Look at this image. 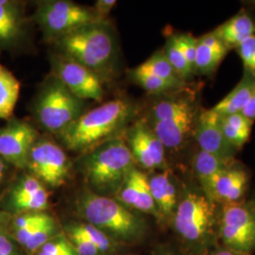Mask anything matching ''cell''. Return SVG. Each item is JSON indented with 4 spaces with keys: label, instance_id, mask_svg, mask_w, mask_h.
Listing matches in <instances>:
<instances>
[{
    "label": "cell",
    "instance_id": "obj_1",
    "mask_svg": "<svg viewBox=\"0 0 255 255\" xmlns=\"http://www.w3.org/2000/svg\"><path fill=\"white\" fill-rule=\"evenodd\" d=\"M133 109L128 101L116 99L83 113L57 134L68 150L87 153L95 147L119 137L132 117Z\"/></svg>",
    "mask_w": 255,
    "mask_h": 255
},
{
    "label": "cell",
    "instance_id": "obj_2",
    "mask_svg": "<svg viewBox=\"0 0 255 255\" xmlns=\"http://www.w3.org/2000/svg\"><path fill=\"white\" fill-rule=\"evenodd\" d=\"M55 42L60 54L82 64L100 78L112 68L116 57V39L103 20L79 27Z\"/></svg>",
    "mask_w": 255,
    "mask_h": 255
},
{
    "label": "cell",
    "instance_id": "obj_3",
    "mask_svg": "<svg viewBox=\"0 0 255 255\" xmlns=\"http://www.w3.org/2000/svg\"><path fill=\"white\" fill-rule=\"evenodd\" d=\"M134 163L126 141L119 136L85 153L82 165L85 178L95 190L115 193L134 168Z\"/></svg>",
    "mask_w": 255,
    "mask_h": 255
},
{
    "label": "cell",
    "instance_id": "obj_4",
    "mask_svg": "<svg viewBox=\"0 0 255 255\" xmlns=\"http://www.w3.org/2000/svg\"><path fill=\"white\" fill-rule=\"evenodd\" d=\"M198 113L194 101L177 97L160 101L151 109L149 126L165 148L182 147L194 132Z\"/></svg>",
    "mask_w": 255,
    "mask_h": 255
},
{
    "label": "cell",
    "instance_id": "obj_5",
    "mask_svg": "<svg viewBox=\"0 0 255 255\" xmlns=\"http://www.w3.org/2000/svg\"><path fill=\"white\" fill-rule=\"evenodd\" d=\"M83 101L77 98L56 76H51L38 94L34 113L40 125L58 134L84 113Z\"/></svg>",
    "mask_w": 255,
    "mask_h": 255
},
{
    "label": "cell",
    "instance_id": "obj_6",
    "mask_svg": "<svg viewBox=\"0 0 255 255\" xmlns=\"http://www.w3.org/2000/svg\"><path fill=\"white\" fill-rule=\"evenodd\" d=\"M79 208L88 222L101 231H108L122 239H134L142 232V222L125 205L109 197L86 194Z\"/></svg>",
    "mask_w": 255,
    "mask_h": 255
},
{
    "label": "cell",
    "instance_id": "obj_7",
    "mask_svg": "<svg viewBox=\"0 0 255 255\" xmlns=\"http://www.w3.org/2000/svg\"><path fill=\"white\" fill-rule=\"evenodd\" d=\"M34 20L46 36L56 41L79 27L101 19L94 9L72 1L47 0L37 4Z\"/></svg>",
    "mask_w": 255,
    "mask_h": 255
},
{
    "label": "cell",
    "instance_id": "obj_8",
    "mask_svg": "<svg viewBox=\"0 0 255 255\" xmlns=\"http://www.w3.org/2000/svg\"><path fill=\"white\" fill-rule=\"evenodd\" d=\"M174 226L187 242L203 246L211 240L214 227L212 201L200 192H188L177 205Z\"/></svg>",
    "mask_w": 255,
    "mask_h": 255
},
{
    "label": "cell",
    "instance_id": "obj_9",
    "mask_svg": "<svg viewBox=\"0 0 255 255\" xmlns=\"http://www.w3.org/2000/svg\"><path fill=\"white\" fill-rule=\"evenodd\" d=\"M219 234L226 249L242 255L255 250V206L235 202L225 204Z\"/></svg>",
    "mask_w": 255,
    "mask_h": 255
},
{
    "label": "cell",
    "instance_id": "obj_10",
    "mask_svg": "<svg viewBox=\"0 0 255 255\" xmlns=\"http://www.w3.org/2000/svg\"><path fill=\"white\" fill-rule=\"evenodd\" d=\"M69 165L70 162L62 146L39 137L30 149L26 169L39 181L59 187L65 182Z\"/></svg>",
    "mask_w": 255,
    "mask_h": 255
},
{
    "label": "cell",
    "instance_id": "obj_11",
    "mask_svg": "<svg viewBox=\"0 0 255 255\" xmlns=\"http://www.w3.org/2000/svg\"><path fill=\"white\" fill-rule=\"evenodd\" d=\"M51 64L54 76L77 98L82 101L103 100L104 90L97 74L62 54L53 56Z\"/></svg>",
    "mask_w": 255,
    "mask_h": 255
},
{
    "label": "cell",
    "instance_id": "obj_12",
    "mask_svg": "<svg viewBox=\"0 0 255 255\" xmlns=\"http://www.w3.org/2000/svg\"><path fill=\"white\" fill-rule=\"evenodd\" d=\"M38 138L36 128L27 121L9 119L0 128V157L9 165L26 169L30 149Z\"/></svg>",
    "mask_w": 255,
    "mask_h": 255
},
{
    "label": "cell",
    "instance_id": "obj_13",
    "mask_svg": "<svg viewBox=\"0 0 255 255\" xmlns=\"http://www.w3.org/2000/svg\"><path fill=\"white\" fill-rule=\"evenodd\" d=\"M48 204V193L34 176L25 174L11 184L2 201L1 209L17 216L25 213L42 212Z\"/></svg>",
    "mask_w": 255,
    "mask_h": 255
},
{
    "label": "cell",
    "instance_id": "obj_14",
    "mask_svg": "<svg viewBox=\"0 0 255 255\" xmlns=\"http://www.w3.org/2000/svg\"><path fill=\"white\" fill-rule=\"evenodd\" d=\"M126 143L134 161L144 168H160L165 164V147L145 120H138L128 128Z\"/></svg>",
    "mask_w": 255,
    "mask_h": 255
},
{
    "label": "cell",
    "instance_id": "obj_15",
    "mask_svg": "<svg viewBox=\"0 0 255 255\" xmlns=\"http://www.w3.org/2000/svg\"><path fill=\"white\" fill-rule=\"evenodd\" d=\"M194 135L202 151L231 164L237 149L230 145L223 134L220 116L213 109L203 110L198 115Z\"/></svg>",
    "mask_w": 255,
    "mask_h": 255
},
{
    "label": "cell",
    "instance_id": "obj_16",
    "mask_svg": "<svg viewBox=\"0 0 255 255\" xmlns=\"http://www.w3.org/2000/svg\"><path fill=\"white\" fill-rule=\"evenodd\" d=\"M27 19L24 5L7 0L0 5V52L17 48L27 36Z\"/></svg>",
    "mask_w": 255,
    "mask_h": 255
},
{
    "label": "cell",
    "instance_id": "obj_17",
    "mask_svg": "<svg viewBox=\"0 0 255 255\" xmlns=\"http://www.w3.org/2000/svg\"><path fill=\"white\" fill-rule=\"evenodd\" d=\"M118 193L123 205L148 214H156L158 211L150 192L148 178L136 168L128 173Z\"/></svg>",
    "mask_w": 255,
    "mask_h": 255
},
{
    "label": "cell",
    "instance_id": "obj_18",
    "mask_svg": "<svg viewBox=\"0 0 255 255\" xmlns=\"http://www.w3.org/2000/svg\"><path fill=\"white\" fill-rule=\"evenodd\" d=\"M247 182L248 176L243 169L229 166L215 179L208 200L223 201L225 204L239 202L246 191Z\"/></svg>",
    "mask_w": 255,
    "mask_h": 255
},
{
    "label": "cell",
    "instance_id": "obj_19",
    "mask_svg": "<svg viewBox=\"0 0 255 255\" xmlns=\"http://www.w3.org/2000/svg\"><path fill=\"white\" fill-rule=\"evenodd\" d=\"M213 33L227 46L237 48L246 39L255 35V23L246 12H239L217 27Z\"/></svg>",
    "mask_w": 255,
    "mask_h": 255
},
{
    "label": "cell",
    "instance_id": "obj_20",
    "mask_svg": "<svg viewBox=\"0 0 255 255\" xmlns=\"http://www.w3.org/2000/svg\"><path fill=\"white\" fill-rule=\"evenodd\" d=\"M148 182L157 210L164 217L174 215L177 208V191L169 173L156 174L148 179Z\"/></svg>",
    "mask_w": 255,
    "mask_h": 255
},
{
    "label": "cell",
    "instance_id": "obj_21",
    "mask_svg": "<svg viewBox=\"0 0 255 255\" xmlns=\"http://www.w3.org/2000/svg\"><path fill=\"white\" fill-rule=\"evenodd\" d=\"M255 88V77L246 72L241 82H239L237 86L212 109L218 113L219 116L242 113Z\"/></svg>",
    "mask_w": 255,
    "mask_h": 255
},
{
    "label": "cell",
    "instance_id": "obj_22",
    "mask_svg": "<svg viewBox=\"0 0 255 255\" xmlns=\"http://www.w3.org/2000/svg\"><path fill=\"white\" fill-rule=\"evenodd\" d=\"M194 166L195 172L201 182L203 194L208 199L210 190L215 179L218 177L219 174L231 166V164L223 162L218 157L200 149V151L195 157Z\"/></svg>",
    "mask_w": 255,
    "mask_h": 255
},
{
    "label": "cell",
    "instance_id": "obj_23",
    "mask_svg": "<svg viewBox=\"0 0 255 255\" xmlns=\"http://www.w3.org/2000/svg\"><path fill=\"white\" fill-rule=\"evenodd\" d=\"M220 124L223 134L230 145L238 149L249 140L254 121L247 119L241 113H237L220 116Z\"/></svg>",
    "mask_w": 255,
    "mask_h": 255
},
{
    "label": "cell",
    "instance_id": "obj_24",
    "mask_svg": "<svg viewBox=\"0 0 255 255\" xmlns=\"http://www.w3.org/2000/svg\"><path fill=\"white\" fill-rule=\"evenodd\" d=\"M20 93L16 77L0 63V119H11Z\"/></svg>",
    "mask_w": 255,
    "mask_h": 255
},
{
    "label": "cell",
    "instance_id": "obj_25",
    "mask_svg": "<svg viewBox=\"0 0 255 255\" xmlns=\"http://www.w3.org/2000/svg\"><path fill=\"white\" fill-rule=\"evenodd\" d=\"M137 67L143 71L152 74L162 80L172 83L178 88H180L184 82L167 60L164 51L155 52L146 62L138 65Z\"/></svg>",
    "mask_w": 255,
    "mask_h": 255
},
{
    "label": "cell",
    "instance_id": "obj_26",
    "mask_svg": "<svg viewBox=\"0 0 255 255\" xmlns=\"http://www.w3.org/2000/svg\"><path fill=\"white\" fill-rule=\"evenodd\" d=\"M227 53L216 51L204 45L198 39L197 56H196V71L201 74L214 72Z\"/></svg>",
    "mask_w": 255,
    "mask_h": 255
},
{
    "label": "cell",
    "instance_id": "obj_27",
    "mask_svg": "<svg viewBox=\"0 0 255 255\" xmlns=\"http://www.w3.org/2000/svg\"><path fill=\"white\" fill-rule=\"evenodd\" d=\"M131 78L138 85L143 89L153 94H161L165 92L171 91L178 87L170 82H166L152 74L148 73L139 69L138 67L130 71Z\"/></svg>",
    "mask_w": 255,
    "mask_h": 255
},
{
    "label": "cell",
    "instance_id": "obj_28",
    "mask_svg": "<svg viewBox=\"0 0 255 255\" xmlns=\"http://www.w3.org/2000/svg\"><path fill=\"white\" fill-rule=\"evenodd\" d=\"M164 54L166 56L167 60L170 64L173 66L175 71L182 78L183 81L189 79L193 72L189 68L188 64L182 53L180 47L178 46L175 36L171 37L164 49Z\"/></svg>",
    "mask_w": 255,
    "mask_h": 255
},
{
    "label": "cell",
    "instance_id": "obj_29",
    "mask_svg": "<svg viewBox=\"0 0 255 255\" xmlns=\"http://www.w3.org/2000/svg\"><path fill=\"white\" fill-rule=\"evenodd\" d=\"M54 231V219H49L38 229L32 235V237L28 239L26 245L24 246L25 249L30 253H35L44 246L47 241H49V238L53 235Z\"/></svg>",
    "mask_w": 255,
    "mask_h": 255
},
{
    "label": "cell",
    "instance_id": "obj_30",
    "mask_svg": "<svg viewBox=\"0 0 255 255\" xmlns=\"http://www.w3.org/2000/svg\"><path fill=\"white\" fill-rule=\"evenodd\" d=\"M81 234H82L86 238H88L92 243H94L101 253L109 251L111 248L108 237L101 231V229L95 227L90 223H82L74 226Z\"/></svg>",
    "mask_w": 255,
    "mask_h": 255
},
{
    "label": "cell",
    "instance_id": "obj_31",
    "mask_svg": "<svg viewBox=\"0 0 255 255\" xmlns=\"http://www.w3.org/2000/svg\"><path fill=\"white\" fill-rule=\"evenodd\" d=\"M175 39L188 64L189 68L194 74V72H196V56H197L198 39L192 36L191 34L176 35Z\"/></svg>",
    "mask_w": 255,
    "mask_h": 255
},
{
    "label": "cell",
    "instance_id": "obj_32",
    "mask_svg": "<svg viewBox=\"0 0 255 255\" xmlns=\"http://www.w3.org/2000/svg\"><path fill=\"white\" fill-rule=\"evenodd\" d=\"M37 252V255H77L72 244L64 237L47 241Z\"/></svg>",
    "mask_w": 255,
    "mask_h": 255
},
{
    "label": "cell",
    "instance_id": "obj_33",
    "mask_svg": "<svg viewBox=\"0 0 255 255\" xmlns=\"http://www.w3.org/2000/svg\"><path fill=\"white\" fill-rule=\"evenodd\" d=\"M69 237L73 242L77 255H99L101 251L94 243L84 237L77 229L72 226L69 229Z\"/></svg>",
    "mask_w": 255,
    "mask_h": 255
},
{
    "label": "cell",
    "instance_id": "obj_34",
    "mask_svg": "<svg viewBox=\"0 0 255 255\" xmlns=\"http://www.w3.org/2000/svg\"><path fill=\"white\" fill-rule=\"evenodd\" d=\"M247 73L255 78V35L246 39L237 47Z\"/></svg>",
    "mask_w": 255,
    "mask_h": 255
},
{
    "label": "cell",
    "instance_id": "obj_35",
    "mask_svg": "<svg viewBox=\"0 0 255 255\" xmlns=\"http://www.w3.org/2000/svg\"><path fill=\"white\" fill-rule=\"evenodd\" d=\"M51 219L52 218L49 215L40 212L37 219L32 223H30L29 225H27L24 228L12 231L14 240L20 245L25 246L26 243L28 241V239L32 237V235L36 232L37 230L40 228L44 223H46V221H48L49 219Z\"/></svg>",
    "mask_w": 255,
    "mask_h": 255
},
{
    "label": "cell",
    "instance_id": "obj_36",
    "mask_svg": "<svg viewBox=\"0 0 255 255\" xmlns=\"http://www.w3.org/2000/svg\"><path fill=\"white\" fill-rule=\"evenodd\" d=\"M116 0H99L95 4V12L99 16V18L103 20V17L108 15L113 8L117 5Z\"/></svg>",
    "mask_w": 255,
    "mask_h": 255
},
{
    "label": "cell",
    "instance_id": "obj_37",
    "mask_svg": "<svg viewBox=\"0 0 255 255\" xmlns=\"http://www.w3.org/2000/svg\"><path fill=\"white\" fill-rule=\"evenodd\" d=\"M244 117H246L247 119L252 120L255 122V88L252 96H251V99L248 102L246 107L244 108V110L242 111L241 113Z\"/></svg>",
    "mask_w": 255,
    "mask_h": 255
},
{
    "label": "cell",
    "instance_id": "obj_38",
    "mask_svg": "<svg viewBox=\"0 0 255 255\" xmlns=\"http://www.w3.org/2000/svg\"><path fill=\"white\" fill-rule=\"evenodd\" d=\"M9 164H7L1 157H0V188L2 187L3 183L5 182L7 172H8Z\"/></svg>",
    "mask_w": 255,
    "mask_h": 255
},
{
    "label": "cell",
    "instance_id": "obj_39",
    "mask_svg": "<svg viewBox=\"0 0 255 255\" xmlns=\"http://www.w3.org/2000/svg\"><path fill=\"white\" fill-rule=\"evenodd\" d=\"M213 255H242V254H238V253H236V252H233V251H231V250H228V249H225V250H221V251H219V252H217V253H215Z\"/></svg>",
    "mask_w": 255,
    "mask_h": 255
},
{
    "label": "cell",
    "instance_id": "obj_40",
    "mask_svg": "<svg viewBox=\"0 0 255 255\" xmlns=\"http://www.w3.org/2000/svg\"><path fill=\"white\" fill-rule=\"evenodd\" d=\"M4 214H6V213H3V214H2V212H1V210H0V221H1V219H2V217L4 216Z\"/></svg>",
    "mask_w": 255,
    "mask_h": 255
},
{
    "label": "cell",
    "instance_id": "obj_41",
    "mask_svg": "<svg viewBox=\"0 0 255 255\" xmlns=\"http://www.w3.org/2000/svg\"><path fill=\"white\" fill-rule=\"evenodd\" d=\"M0 255H2V254H0Z\"/></svg>",
    "mask_w": 255,
    "mask_h": 255
}]
</instances>
